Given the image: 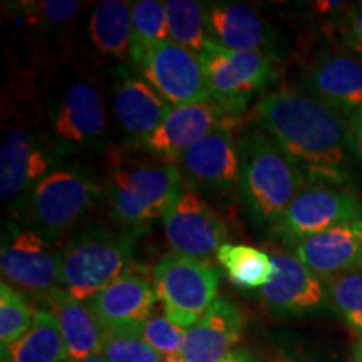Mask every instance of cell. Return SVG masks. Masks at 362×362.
Segmentation results:
<instances>
[{
    "instance_id": "1",
    "label": "cell",
    "mask_w": 362,
    "mask_h": 362,
    "mask_svg": "<svg viewBox=\"0 0 362 362\" xmlns=\"http://www.w3.org/2000/svg\"><path fill=\"white\" fill-rule=\"evenodd\" d=\"M253 117L307 178L341 188L349 185L356 153L349 124L332 107L305 93L279 89L257 103Z\"/></svg>"
},
{
    "instance_id": "2",
    "label": "cell",
    "mask_w": 362,
    "mask_h": 362,
    "mask_svg": "<svg viewBox=\"0 0 362 362\" xmlns=\"http://www.w3.org/2000/svg\"><path fill=\"white\" fill-rule=\"evenodd\" d=\"M238 149L240 198L259 223L277 228L305 176L264 131L243 134Z\"/></svg>"
},
{
    "instance_id": "3",
    "label": "cell",
    "mask_w": 362,
    "mask_h": 362,
    "mask_svg": "<svg viewBox=\"0 0 362 362\" xmlns=\"http://www.w3.org/2000/svg\"><path fill=\"white\" fill-rule=\"evenodd\" d=\"M134 235L89 226L72 235L59 252L62 288L78 300H90L133 265Z\"/></svg>"
},
{
    "instance_id": "4",
    "label": "cell",
    "mask_w": 362,
    "mask_h": 362,
    "mask_svg": "<svg viewBox=\"0 0 362 362\" xmlns=\"http://www.w3.org/2000/svg\"><path fill=\"white\" fill-rule=\"evenodd\" d=\"M153 285L165 315L189 329L218 298L220 272L206 262L171 253L153 269Z\"/></svg>"
},
{
    "instance_id": "5",
    "label": "cell",
    "mask_w": 362,
    "mask_h": 362,
    "mask_svg": "<svg viewBox=\"0 0 362 362\" xmlns=\"http://www.w3.org/2000/svg\"><path fill=\"white\" fill-rule=\"evenodd\" d=\"M103 188L76 170H54L30 189L27 211L34 232L49 243L69 232L96 205Z\"/></svg>"
},
{
    "instance_id": "6",
    "label": "cell",
    "mask_w": 362,
    "mask_h": 362,
    "mask_svg": "<svg viewBox=\"0 0 362 362\" xmlns=\"http://www.w3.org/2000/svg\"><path fill=\"white\" fill-rule=\"evenodd\" d=\"M143 79L173 107L211 101L200 56L166 40L131 54Z\"/></svg>"
},
{
    "instance_id": "7",
    "label": "cell",
    "mask_w": 362,
    "mask_h": 362,
    "mask_svg": "<svg viewBox=\"0 0 362 362\" xmlns=\"http://www.w3.org/2000/svg\"><path fill=\"white\" fill-rule=\"evenodd\" d=\"M200 56L211 99L243 111L257 93L277 79L269 54L228 51L208 40Z\"/></svg>"
},
{
    "instance_id": "8",
    "label": "cell",
    "mask_w": 362,
    "mask_h": 362,
    "mask_svg": "<svg viewBox=\"0 0 362 362\" xmlns=\"http://www.w3.org/2000/svg\"><path fill=\"white\" fill-rule=\"evenodd\" d=\"M362 218V202L354 193L332 185L314 183L293 198L277 232L292 243L305 240L347 221Z\"/></svg>"
},
{
    "instance_id": "9",
    "label": "cell",
    "mask_w": 362,
    "mask_h": 362,
    "mask_svg": "<svg viewBox=\"0 0 362 362\" xmlns=\"http://www.w3.org/2000/svg\"><path fill=\"white\" fill-rule=\"evenodd\" d=\"M0 270L4 282L44 298L62 288L61 255L34 230H17L4 238Z\"/></svg>"
},
{
    "instance_id": "10",
    "label": "cell",
    "mask_w": 362,
    "mask_h": 362,
    "mask_svg": "<svg viewBox=\"0 0 362 362\" xmlns=\"http://www.w3.org/2000/svg\"><path fill=\"white\" fill-rule=\"evenodd\" d=\"M165 235L178 255L200 262L216 257L226 243V226L200 194L183 192L163 215Z\"/></svg>"
},
{
    "instance_id": "11",
    "label": "cell",
    "mask_w": 362,
    "mask_h": 362,
    "mask_svg": "<svg viewBox=\"0 0 362 362\" xmlns=\"http://www.w3.org/2000/svg\"><path fill=\"white\" fill-rule=\"evenodd\" d=\"M242 111L211 101L173 107L163 124L141 146L165 163L180 161L183 153L215 129L235 128Z\"/></svg>"
},
{
    "instance_id": "12",
    "label": "cell",
    "mask_w": 362,
    "mask_h": 362,
    "mask_svg": "<svg viewBox=\"0 0 362 362\" xmlns=\"http://www.w3.org/2000/svg\"><path fill=\"white\" fill-rule=\"evenodd\" d=\"M51 124L57 141L69 148H99L106 139V110L90 81H72L51 106Z\"/></svg>"
},
{
    "instance_id": "13",
    "label": "cell",
    "mask_w": 362,
    "mask_h": 362,
    "mask_svg": "<svg viewBox=\"0 0 362 362\" xmlns=\"http://www.w3.org/2000/svg\"><path fill=\"white\" fill-rule=\"evenodd\" d=\"M272 264V277L260 291L267 307L282 314H302L325 305L327 287L324 280L296 253H275Z\"/></svg>"
},
{
    "instance_id": "14",
    "label": "cell",
    "mask_w": 362,
    "mask_h": 362,
    "mask_svg": "<svg viewBox=\"0 0 362 362\" xmlns=\"http://www.w3.org/2000/svg\"><path fill=\"white\" fill-rule=\"evenodd\" d=\"M115 74L112 107L116 119L128 143H138L141 146L170 116L173 106L143 78L131 74L124 67L116 69Z\"/></svg>"
},
{
    "instance_id": "15",
    "label": "cell",
    "mask_w": 362,
    "mask_h": 362,
    "mask_svg": "<svg viewBox=\"0 0 362 362\" xmlns=\"http://www.w3.org/2000/svg\"><path fill=\"white\" fill-rule=\"evenodd\" d=\"M158 300L155 285L139 275L126 274L98 292L88 305L104 330L139 332Z\"/></svg>"
},
{
    "instance_id": "16",
    "label": "cell",
    "mask_w": 362,
    "mask_h": 362,
    "mask_svg": "<svg viewBox=\"0 0 362 362\" xmlns=\"http://www.w3.org/2000/svg\"><path fill=\"white\" fill-rule=\"evenodd\" d=\"M293 253L322 280L362 270V218L298 240Z\"/></svg>"
},
{
    "instance_id": "17",
    "label": "cell",
    "mask_w": 362,
    "mask_h": 362,
    "mask_svg": "<svg viewBox=\"0 0 362 362\" xmlns=\"http://www.w3.org/2000/svg\"><path fill=\"white\" fill-rule=\"evenodd\" d=\"M302 89L334 111L354 115L362 107V62L347 54L322 56L310 67Z\"/></svg>"
},
{
    "instance_id": "18",
    "label": "cell",
    "mask_w": 362,
    "mask_h": 362,
    "mask_svg": "<svg viewBox=\"0 0 362 362\" xmlns=\"http://www.w3.org/2000/svg\"><path fill=\"white\" fill-rule=\"evenodd\" d=\"M49 153L42 143L25 128H13L4 136L0 149V194L4 202H13L30 193L49 175Z\"/></svg>"
},
{
    "instance_id": "19",
    "label": "cell",
    "mask_w": 362,
    "mask_h": 362,
    "mask_svg": "<svg viewBox=\"0 0 362 362\" xmlns=\"http://www.w3.org/2000/svg\"><path fill=\"white\" fill-rule=\"evenodd\" d=\"M180 163L185 173L202 187L233 188L240 176V149L233 139V128L223 126L205 136L183 153Z\"/></svg>"
},
{
    "instance_id": "20",
    "label": "cell",
    "mask_w": 362,
    "mask_h": 362,
    "mask_svg": "<svg viewBox=\"0 0 362 362\" xmlns=\"http://www.w3.org/2000/svg\"><path fill=\"white\" fill-rule=\"evenodd\" d=\"M243 315L233 302L218 297L197 324L187 329L183 357L187 362H220L240 342Z\"/></svg>"
},
{
    "instance_id": "21",
    "label": "cell",
    "mask_w": 362,
    "mask_h": 362,
    "mask_svg": "<svg viewBox=\"0 0 362 362\" xmlns=\"http://www.w3.org/2000/svg\"><path fill=\"white\" fill-rule=\"evenodd\" d=\"M208 40L240 52H264L270 56V27L252 8L242 4L218 2L205 7Z\"/></svg>"
},
{
    "instance_id": "22",
    "label": "cell",
    "mask_w": 362,
    "mask_h": 362,
    "mask_svg": "<svg viewBox=\"0 0 362 362\" xmlns=\"http://www.w3.org/2000/svg\"><path fill=\"white\" fill-rule=\"evenodd\" d=\"M57 319L67 349V362H76L103 352L104 327L83 300H78L64 288L45 297Z\"/></svg>"
},
{
    "instance_id": "23",
    "label": "cell",
    "mask_w": 362,
    "mask_h": 362,
    "mask_svg": "<svg viewBox=\"0 0 362 362\" xmlns=\"http://www.w3.org/2000/svg\"><path fill=\"white\" fill-rule=\"evenodd\" d=\"M89 39L104 57L121 59L131 54L133 44V4L103 0L89 19Z\"/></svg>"
},
{
    "instance_id": "24",
    "label": "cell",
    "mask_w": 362,
    "mask_h": 362,
    "mask_svg": "<svg viewBox=\"0 0 362 362\" xmlns=\"http://www.w3.org/2000/svg\"><path fill=\"white\" fill-rule=\"evenodd\" d=\"M67 349L51 310H37L33 325L17 341L0 347V362H66Z\"/></svg>"
},
{
    "instance_id": "25",
    "label": "cell",
    "mask_w": 362,
    "mask_h": 362,
    "mask_svg": "<svg viewBox=\"0 0 362 362\" xmlns=\"http://www.w3.org/2000/svg\"><path fill=\"white\" fill-rule=\"evenodd\" d=\"M129 183L141 194L156 218H163L166 210L183 193L180 171L171 163L163 165H136L124 170Z\"/></svg>"
},
{
    "instance_id": "26",
    "label": "cell",
    "mask_w": 362,
    "mask_h": 362,
    "mask_svg": "<svg viewBox=\"0 0 362 362\" xmlns=\"http://www.w3.org/2000/svg\"><path fill=\"white\" fill-rule=\"evenodd\" d=\"M216 260L223 267L230 282L238 288H264L272 277V257L250 245L225 243L216 252Z\"/></svg>"
},
{
    "instance_id": "27",
    "label": "cell",
    "mask_w": 362,
    "mask_h": 362,
    "mask_svg": "<svg viewBox=\"0 0 362 362\" xmlns=\"http://www.w3.org/2000/svg\"><path fill=\"white\" fill-rule=\"evenodd\" d=\"M106 194L115 220L126 233H141L156 218L148 203L129 183L124 170H115L106 180Z\"/></svg>"
},
{
    "instance_id": "28",
    "label": "cell",
    "mask_w": 362,
    "mask_h": 362,
    "mask_svg": "<svg viewBox=\"0 0 362 362\" xmlns=\"http://www.w3.org/2000/svg\"><path fill=\"white\" fill-rule=\"evenodd\" d=\"M165 11L171 42L200 54L208 42L205 7L194 0H168Z\"/></svg>"
},
{
    "instance_id": "29",
    "label": "cell",
    "mask_w": 362,
    "mask_h": 362,
    "mask_svg": "<svg viewBox=\"0 0 362 362\" xmlns=\"http://www.w3.org/2000/svg\"><path fill=\"white\" fill-rule=\"evenodd\" d=\"M327 302L347 327L362 337V270L330 280Z\"/></svg>"
},
{
    "instance_id": "30",
    "label": "cell",
    "mask_w": 362,
    "mask_h": 362,
    "mask_svg": "<svg viewBox=\"0 0 362 362\" xmlns=\"http://www.w3.org/2000/svg\"><path fill=\"white\" fill-rule=\"evenodd\" d=\"M170 40L165 2L138 0L133 4V44L131 54L153 44ZM129 54V56H131Z\"/></svg>"
},
{
    "instance_id": "31",
    "label": "cell",
    "mask_w": 362,
    "mask_h": 362,
    "mask_svg": "<svg viewBox=\"0 0 362 362\" xmlns=\"http://www.w3.org/2000/svg\"><path fill=\"white\" fill-rule=\"evenodd\" d=\"M35 314L25 298L7 282L0 284V347H6L29 330Z\"/></svg>"
},
{
    "instance_id": "32",
    "label": "cell",
    "mask_w": 362,
    "mask_h": 362,
    "mask_svg": "<svg viewBox=\"0 0 362 362\" xmlns=\"http://www.w3.org/2000/svg\"><path fill=\"white\" fill-rule=\"evenodd\" d=\"M110 362H163L139 332L104 330L103 352Z\"/></svg>"
},
{
    "instance_id": "33",
    "label": "cell",
    "mask_w": 362,
    "mask_h": 362,
    "mask_svg": "<svg viewBox=\"0 0 362 362\" xmlns=\"http://www.w3.org/2000/svg\"><path fill=\"white\" fill-rule=\"evenodd\" d=\"M139 334L161 356V361L183 356L187 329L173 324L166 315L153 314L143 324Z\"/></svg>"
},
{
    "instance_id": "34",
    "label": "cell",
    "mask_w": 362,
    "mask_h": 362,
    "mask_svg": "<svg viewBox=\"0 0 362 362\" xmlns=\"http://www.w3.org/2000/svg\"><path fill=\"white\" fill-rule=\"evenodd\" d=\"M79 2H39L35 4V11L40 13V19L49 22V24H66L72 21L76 13L79 12Z\"/></svg>"
},
{
    "instance_id": "35",
    "label": "cell",
    "mask_w": 362,
    "mask_h": 362,
    "mask_svg": "<svg viewBox=\"0 0 362 362\" xmlns=\"http://www.w3.org/2000/svg\"><path fill=\"white\" fill-rule=\"evenodd\" d=\"M344 44L356 59L362 62V8H357L347 19L344 30Z\"/></svg>"
},
{
    "instance_id": "36",
    "label": "cell",
    "mask_w": 362,
    "mask_h": 362,
    "mask_svg": "<svg viewBox=\"0 0 362 362\" xmlns=\"http://www.w3.org/2000/svg\"><path fill=\"white\" fill-rule=\"evenodd\" d=\"M349 133L354 153L362 160V107L349 116Z\"/></svg>"
},
{
    "instance_id": "37",
    "label": "cell",
    "mask_w": 362,
    "mask_h": 362,
    "mask_svg": "<svg viewBox=\"0 0 362 362\" xmlns=\"http://www.w3.org/2000/svg\"><path fill=\"white\" fill-rule=\"evenodd\" d=\"M220 362H257L255 357H253L250 352L243 351V349H235L233 352H230L225 359H221Z\"/></svg>"
},
{
    "instance_id": "38",
    "label": "cell",
    "mask_w": 362,
    "mask_h": 362,
    "mask_svg": "<svg viewBox=\"0 0 362 362\" xmlns=\"http://www.w3.org/2000/svg\"><path fill=\"white\" fill-rule=\"evenodd\" d=\"M76 362H110V361H107L103 354H98V356L88 357V359H81V361H76Z\"/></svg>"
},
{
    "instance_id": "39",
    "label": "cell",
    "mask_w": 362,
    "mask_h": 362,
    "mask_svg": "<svg viewBox=\"0 0 362 362\" xmlns=\"http://www.w3.org/2000/svg\"><path fill=\"white\" fill-rule=\"evenodd\" d=\"M354 362H362V341L359 342V346L356 347V354H354Z\"/></svg>"
},
{
    "instance_id": "40",
    "label": "cell",
    "mask_w": 362,
    "mask_h": 362,
    "mask_svg": "<svg viewBox=\"0 0 362 362\" xmlns=\"http://www.w3.org/2000/svg\"><path fill=\"white\" fill-rule=\"evenodd\" d=\"M274 362H297V361L291 356H279V357H275Z\"/></svg>"
}]
</instances>
